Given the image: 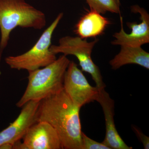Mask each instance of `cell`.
<instances>
[{
  "mask_svg": "<svg viewBox=\"0 0 149 149\" xmlns=\"http://www.w3.org/2000/svg\"><path fill=\"white\" fill-rule=\"evenodd\" d=\"M46 22L45 14L25 0H0V61L13 29L17 27L42 29Z\"/></svg>",
  "mask_w": 149,
  "mask_h": 149,
  "instance_id": "cell-3",
  "label": "cell"
},
{
  "mask_svg": "<svg viewBox=\"0 0 149 149\" xmlns=\"http://www.w3.org/2000/svg\"><path fill=\"white\" fill-rule=\"evenodd\" d=\"M80 109L63 88L40 101L36 121H46L54 128L63 149H83Z\"/></svg>",
  "mask_w": 149,
  "mask_h": 149,
  "instance_id": "cell-1",
  "label": "cell"
},
{
  "mask_svg": "<svg viewBox=\"0 0 149 149\" xmlns=\"http://www.w3.org/2000/svg\"><path fill=\"white\" fill-rule=\"evenodd\" d=\"M70 61L62 55L45 67L29 71L27 88L16 106L21 108L30 101H40L63 89L65 74Z\"/></svg>",
  "mask_w": 149,
  "mask_h": 149,
  "instance_id": "cell-2",
  "label": "cell"
},
{
  "mask_svg": "<svg viewBox=\"0 0 149 149\" xmlns=\"http://www.w3.org/2000/svg\"><path fill=\"white\" fill-rule=\"evenodd\" d=\"M133 131L136 133L137 137L140 141H141L143 146L144 148L145 149H149V137L146 136L143 133L139 130V128L135 126H132Z\"/></svg>",
  "mask_w": 149,
  "mask_h": 149,
  "instance_id": "cell-15",
  "label": "cell"
},
{
  "mask_svg": "<svg viewBox=\"0 0 149 149\" xmlns=\"http://www.w3.org/2000/svg\"><path fill=\"white\" fill-rule=\"evenodd\" d=\"M110 24L108 19L97 12L91 10L76 24L75 32L78 37L83 39L96 37L103 34Z\"/></svg>",
  "mask_w": 149,
  "mask_h": 149,
  "instance_id": "cell-11",
  "label": "cell"
},
{
  "mask_svg": "<svg viewBox=\"0 0 149 149\" xmlns=\"http://www.w3.org/2000/svg\"><path fill=\"white\" fill-rule=\"evenodd\" d=\"M22 139L28 149H63L57 132L46 121L35 123Z\"/></svg>",
  "mask_w": 149,
  "mask_h": 149,
  "instance_id": "cell-9",
  "label": "cell"
},
{
  "mask_svg": "<svg viewBox=\"0 0 149 149\" xmlns=\"http://www.w3.org/2000/svg\"><path fill=\"white\" fill-rule=\"evenodd\" d=\"M82 140L83 149H111L102 143H99L91 139L83 132Z\"/></svg>",
  "mask_w": 149,
  "mask_h": 149,
  "instance_id": "cell-14",
  "label": "cell"
},
{
  "mask_svg": "<svg viewBox=\"0 0 149 149\" xmlns=\"http://www.w3.org/2000/svg\"><path fill=\"white\" fill-rule=\"evenodd\" d=\"M0 149H13V145L10 143H5L0 146Z\"/></svg>",
  "mask_w": 149,
  "mask_h": 149,
  "instance_id": "cell-17",
  "label": "cell"
},
{
  "mask_svg": "<svg viewBox=\"0 0 149 149\" xmlns=\"http://www.w3.org/2000/svg\"><path fill=\"white\" fill-rule=\"evenodd\" d=\"M91 10L101 14L107 12L120 14V0H85Z\"/></svg>",
  "mask_w": 149,
  "mask_h": 149,
  "instance_id": "cell-13",
  "label": "cell"
},
{
  "mask_svg": "<svg viewBox=\"0 0 149 149\" xmlns=\"http://www.w3.org/2000/svg\"><path fill=\"white\" fill-rule=\"evenodd\" d=\"M98 42V39L88 42L79 37L65 36L59 40L58 45H51L50 50L56 55L62 54L65 56H75L79 61L82 71L89 73L99 90L105 88L100 70L92 59L93 48Z\"/></svg>",
  "mask_w": 149,
  "mask_h": 149,
  "instance_id": "cell-5",
  "label": "cell"
},
{
  "mask_svg": "<svg viewBox=\"0 0 149 149\" xmlns=\"http://www.w3.org/2000/svg\"><path fill=\"white\" fill-rule=\"evenodd\" d=\"M112 69L117 70L123 65L136 64L149 69V54L141 47L120 46V52L109 62Z\"/></svg>",
  "mask_w": 149,
  "mask_h": 149,
  "instance_id": "cell-12",
  "label": "cell"
},
{
  "mask_svg": "<svg viewBox=\"0 0 149 149\" xmlns=\"http://www.w3.org/2000/svg\"><path fill=\"white\" fill-rule=\"evenodd\" d=\"M63 89L75 106L81 108L96 101L99 90L91 86L77 64L70 61L65 74Z\"/></svg>",
  "mask_w": 149,
  "mask_h": 149,
  "instance_id": "cell-6",
  "label": "cell"
},
{
  "mask_svg": "<svg viewBox=\"0 0 149 149\" xmlns=\"http://www.w3.org/2000/svg\"><path fill=\"white\" fill-rule=\"evenodd\" d=\"M102 107L106 124V135L102 143L111 149H132L123 141L115 125L114 101L110 97L105 88L99 90L96 100Z\"/></svg>",
  "mask_w": 149,
  "mask_h": 149,
  "instance_id": "cell-10",
  "label": "cell"
},
{
  "mask_svg": "<svg viewBox=\"0 0 149 149\" xmlns=\"http://www.w3.org/2000/svg\"><path fill=\"white\" fill-rule=\"evenodd\" d=\"M63 16V13L59 14L30 50L19 55L7 57L6 64L11 69L25 70L29 72L45 67L54 61L57 58L56 55L51 52L50 47L53 34Z\"/></svg>",
  "mask_w": 149,
  "mask_h": 149,
  "instance_id": "cell-4",
  "label": "cell"
},
{
  "mask_svg": "<svg viewBox=\"0 0 149 149\" xmlns=\"http://www.w3.org/2000/svg\"><path fill=\"white\" fill-rule=\"evenodd\" d=\"M132 12L139 13L141 22L139 24L128 22L127 26L131 29L130 34L125 32L123 29V18L120 15V29L119 32L114 33V40L112 41L113 45L129 46L141 47L149 43V14L146 10L138 5L130 8Z\"/></svg>",
  "mask_w": 149,
  "mask_h": 149,
  "instance_id": "cell-7",
  "label": "cell"
},
{
  "mask_svg": "<svg viewBox=\"0 0 149 149\" xmlns=\"http://www.w3.org/2000/svg\"><path fill=\"white\" fill-rule=\"evenodd\" d=\"M40 101H30L25 104L16 119L0 132V146L13 144L22 139L31 125L36 122V115Z\"/></svg>",
  "mask_w": 149,
  "mask_h": 149,
  "instance_id": "cell-8",
  "label": "cell"
},
{
  "mask_svg": "<svg viewBox=\"0 0 149 149\" xmlns=\"http://www.w3.org/2000/svg\"><path fill=\"white\" fill-rule=\"evenodd\" d=\"M13 149H28L27 146L23 142L22 143L20 141L15 142L13 144Z\"/></svg>",
  "mask_w": 149,
  "mask_h": 149,
  "instance_id": "cell-16",
  "label": "cell"
}]
</instances>
